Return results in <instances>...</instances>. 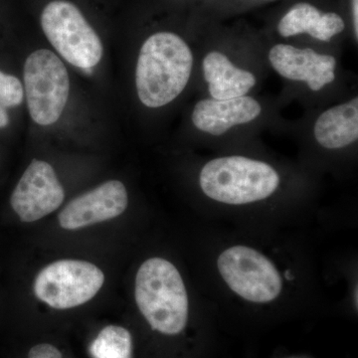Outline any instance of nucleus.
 Segmentation results:
<instances>
[{
  "label": "nucleus",
  "instance_id": "nucleus-1",
  "mask_svg": "<svg viewBox=\"0 0 358 358\" xmlns=\"http://www.w3.org/2000/svg\"><path fill=\"white\" fill-rule=\"evenodd\" d=\"M193 55L178 35L159 32L145 40L138 54L136 87L138 99L157 109L173 102L189 81Z\"/></svg>",
  "mask_w": 358,
  "mask_h": 358
},
{
  "label": "nucleus",
  "instance_id": "nucleus-2",
  "mask_svg": "<svg viewBox=\"0 0 358 358\" xmlns=\"http://www.w3.org/2000/svg\"><path fill=\"white\" fill-rule=\"evenodd\" d=\"M136 305L154 331L176 336L188 320V298L178 268L166 259L145 261L136 277Z\"/></svg>",
  "mask_w": 358,
  "mask_h": 358
},
{
  "label": "nucleus",
  "instance_id": "nucleus-3",
  "mask_svg": "<svg viewBox=\"0 0 358 358\" xmlns=\"http://www.w3.org/2000/svg\"><path fill=\"white\" fill-rule=\"evenodd\" d=\"M199 181L202 192L209 199L241 205L271 196L280 185V176L266 162L244 157H226L207 162Z\"/></svg>",
  "mask_w": 358,
  "mask_h": 358
},
{
  "label": "nucleus",
  "instance_id": "nucleus-4",
  "mask_svg": "<svg viewBox=\"0 0 358 358\" xmlns=\"http://www.w3.org/2000/svg\"><path fill=\"white\" fill-rule=\"evenodd\" d=\"M41 27L54 49L71 65L89 70L102 60V41L75 4L66 0L47 4Z\"/></svg>",
  "mask_w": 358,
  "mask_h": 358
},
{
  "label": "nucleus",
  "instance_id": "nucleus-5",
  "mask_svg": "<svg viewBox=\"0 0 358 358\" xmlns=\"http://www.w3.org/2000/svg\"><path fill=\"white\" fill-rule=\"evenodd\" d=\"M24 94L30 117L35 124L52 126L60 119L70 95L67 68L54 52H32L23 67Z\"/></svg>",
  "mask_w": 358,
  "mask_h": 358
},
{
  "label": "nucleus",
  "instance_id": "nucleus-6",
  "mask_svg": "<svg viewBox=\"0 0 358 358\" xmlns=\"http://www.w3.org/2000/svg\"><path fill=\"white\" fill-rule=\"evenodd\" d=\"M105 282L98 266L83 260L63 259L45 266L37 274L33 292L55 310H71L95 298Z\"/></svg>",
  "mask_w": 358,
  "mask_h": 358
},
{
  "label": "nucleus",
  "instance_id": "nucleus-7",
  "mask_svg": "<svg viewBox=\"0 0 358 358\" xmlns=\"http://www.w3.org/2000/svg\"><path fill=\"white\" fill-rule=\"evenodd\" d=\"M218 268L226 284L245 300L268 303L281 294V275L267 257L256 250L231 247L219 256Z\"/></svg>",
  "mask_w": 358,
  "mask_h": 358
},
{
  "label": "nucleus",
  "instance_id": "nucleus-8",
  "mask_svg": "<svg viewBox=\"0 0 358 358\" xmlns=\"http://www.w3.org/2000/svg\"><path fill=\"white\" fill-rule=\"evenodd\" d=\"M64 199V188L53 166L33 159L14 188L10 205L22 222L31 223L57 210Z\"/></svg>",
  "mask_w": 358,
  "mask_h": 358
},
{
  "label": "nucleus",
  "instance_id": "nucleus-9",
  "mask_svg": "<svg viewBox=\"0 0 358 358\" xmlns=\"http://www.w3.org/2000/svg\"><path fill=\"white\" fill-rule=\"evenodd\" d=\"M129 195L120 180H109L71 200L58 216L65 230H77L119 217L128 208Z\"/></svg>",
  "mask_w": 358,
  "mask_h": 358
},
{
  "label": "nucleus",
  "instance_id": "nucleus-10",
  "mask_svg": "<svg viewBox=\"0 0 358 358\" xmlns=\"http://www.w3.org/2000/svg\"><path fill=\"white\" fill-rule=\"evenodd\" d=\"M268 60L281 76L293 81L306 82L313 91H320L336 79V58L317 53L310 48L275 45L268 52Z\"/></svg>",
  "mask_w": 358,
  "mask_h": 358
},
{
  "label": "nucleus",
  "instance_id": "nucleus-11",
  "mask_svg": "<svg viewBox=\"0 0 358 358\" xmlns=\"http://www.w3.org/2000/svg\"><path fill=\"white\" fill-rule=\"evenodd\" d=\"M261 110L260 103L248 96L230 100L205 99L195 106L192 122L199 131L221 136L237 124L254 121Z\"/></svg>",
  "mask_w": 358,
  "mask_h": 358
},
{
  "label": "nucleus",
  "instance_id": "nucleus-12",
  "mask_svg": "<svg viewBox=\"0 0 358 358\" xmlns=\"http://www.w3.org/2000/svg\"><path fill=\"white\" fill-rule=\"evenodd\" d=\"M204 78L214 100H230L248 94L256 84V77L239 69L220 52L207 54L203 60Z\"/></svg>",
  "mask_w": 358,
  "mask_h": 358
},
{
  "label": "nucleus",
  "instance_id": "nucleus-13",
  "mask_svg": "<svg viewBox=\"0 0 358 358\" xmlns=\"http://www.w3.org/2000/svg\"><path fill=\"white\" fill-rule=\"evenodd\" d=\"M345 21L334 13H320L310 3H298L293 6L278 25L282 37L308 33L313 38L329 41L334 35L345 29Z\"/></svg>",
  "mask_w": 358,
  "mask_h": 358
},
{
  "label": "nucleus",
  "instance_id": "nucleus-14",
  "mask_svg": "<svg viewBox=\"0 0 358 358\" xmlns=\"http://www.w3.org/2000/svg\"><path fill=\"white\" fill-rule=\"evenodd\" d=\"M315 140L322 147L338 150L358 138V99L322 113L315 124Z\"/></svg>",
  "mask_w": 358,
  "mask_h": 358
},
{
  "label": "nucleus",
  "instance_id": "nucleus-15",
  "mask_svg": "<svg viewBox=\"0 0 358 358\" xmlns=\"http://www.w3.org/2000/svg\"><path fill=\"white\" fill-rule=\"evenodd\" d=\"M93 358H133V339L128 329L119 326L103 327L90 346Z\"/></svg>",
  "mask_w": 358,
  "mask_h": 358
},
{
  "label": "nucleus",
  "instance_id": "nucleus-16",
  "mask_svg": "<svg viewBox=\"0 0 358 358\" xmlns=\"http://www.w3.org/2000/svg\"><path fill=\"white\" fill-rule=\"evenodd\" d=\"M24 95L20 80L0 71V105L4 108L17 107L22 103Z\"/></svg>",
  "mask_w": 358,
  "mask_h": 358
},
{
  "label": "nucleus",
  "instance_id": "nucleus-17",
  "mask_svg": "<svg viewBox=\"0 0 358 358\" xmlns=\"http://www.w3.org/2000/svg\"><path fill=\"white\" fill-rule=\"evenodd\" d=\"M27 358H63V353L57 346L48 343H40L30 348Z\"/></svg>",
  "mask_w": 358,
  "mask_h": 358
},
{
  "label": "nucleus",
  "instance_id": "nucleus-18",
  "mask_svg": "<svg viewBox=\"0 0 358 358\" xmlns=\"http://www.w3.org/2000/svg\"><path fill=\"white\" fill-rule=\"evenodd\" d=\"M9 124V115L7 113L6 108L0 105V129L6 128Z\"/></svg>",
  "mask_w": 358,
  "mask_h": 358
},
{
  "label": "nucleus",
  "instance_id": "nucleus-19",
  "mask_svg": "<svg viewBox=\"0 0 358 358\" xmlns=\"http://www.w3.org/2000/svg\"><path fill=\"white\" fill-rule=\"evenodd\" d=\"M358 0H352L353 26H355V35L358 36Z\"/></svg>",
  "mask_w": 358,
  "mask_h": 358
}]
</instances>
